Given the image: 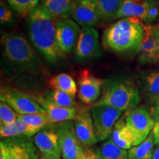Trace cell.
<instances>
[{
    "instance_id": "2e32d148",
    "label": "cell",
    "mask_w": 159,
    "mask_h": 159,
    "mask_svg": "<svg viewBox=\"0 0 159 159\" xmlns=\"http://www.w3.org/2000/svg\"><path fill=\"white\" fill-rule=\"evenodd\" d=\"M104 80L83 70L78 78V97L83 103L93 104L101 96Z\"/></svg>"
},
{
    "instance_id": "7a4b0ae2",
    "label": "cell",
    "mask_w": 159,
    "mask_h": 159,
    "mask_svg": "<svg viewBox=\"0 0 159 159\" xmlns=\"http://www.w3.org/2000/svg\"><path fill=\"white\" fill-rule=\"evenodd\" d=\"M57 20L41 5H38L27 16L30 39L46 61L51 64H56L66 56L57 41Z\"/></svg>"
},
{
    "instance_id": "d4e9b609",
    "label": "cell",
    "mask_w": 159,
    "mask_h": 159,
    "mask_svg": "<svg viewBox=\"0 0 159 159\" xmlns=\"http://www.w3.org/2000/svg\"><path fill=\"white\" fill-rule=\"evenodd\" d=\"M102 14L103 21H112L117 19L124 0H94Z\"/></svg>"
},
{
    "instance_id": "f35d334b",
    "label": "cell",
    "mask_w": 159,
    "mask_h": 159,
    "mask_svg": "<svg viewBox=\"0 0 159 159\" xmlns=\"http://www.w3.org/2000/svg\"><path fill=\"white\" fill-rule=\"evenodd\" d=\"M80 0H75V2H80Z\"/></svg>"
},
{
    "instance_id": "4fadbf2b",
    "label": "cell",
    "mask_w": 159,
    "mask_h": 159,
    "mask_svg": "<svg viewBox=\"0 0 159 159\" xmlns=\"http://www.w3.org/2000/svg\"><path fill=\"white\" fill-rule=\"evenodd\" d=\"M33 141L41 156L50 159H61L62 153L60 138L52 126L40 130L33 137Z\"/></svg>"
},
{
    "instance_id": "8d00e7d4",
    "label": "cell",
    "mask_w": 159,
    "mask_h": 159,
    "mask_svg": "<svg viewBox=\"0 0 159 159\" xmlns=\"http://www.w3.org/2000/svg\"><path fill=\"white\" fill-rule=\"evenodd\" d=\"M39 159H50V158H47V157H44V156H41V157H40Z\"/></svg>"
},
{
    "instance_id": "ac0fdd59",
    "label": "cell",
    "mask_w": 159,
    "mask_h": 159,
    "mask_svg": "<svg viewBox=\"0 0 159 159\" xmlns=\"http://www.w3.org/2000/svg\"><path fill=\"white\" fill-rule=\"evenodd\" d=\"M33 97L40 105L45 109L51 124L75 120L77 114L78 107H61L52 104L45 100L43 97L33 95Z\"/></svg>"
},
{
    "instance_id": "5b68a950",
    "label": "cell",
    "mask_w": 159,
    "mask_h": 159,
    "mask_svg": "<svg viewBox=\"0 0 159 159\" xmlns=\"http://www.w3.org/2000/svg\"><path fill=\"white\" fill-rule=\"evenodd\" d=\"M125 123L134 139V146L140 144L148 138L155 126L152 112L144 106H136L125 115Z\"/></svg>"
},
{
    "instance_id": "e575fe53",
    "label": "cell",
    "mask_w": 159,
    "mask_h": 159,
    "mask_svg": "<svg viewBox=\"0 0 159 159\" xmlns=\"http://www.w3.org/2000/svg\"><path fill=\"white\" fill-rule=\"evenodd\" d=\"M152 159H159V144L157 145L156 148L154 149Z\"/></svg>"
},
{
    "instance_id": "44dd1931",
    "label": "cell",
    "mask_w": 159,
    "mask_h": 159,
    "mask_svg": "<svg viewBox=\"0 0 159 159\" xmlns=\"http://www.w3.org/2000/svg\"><path fill=\"white\" fill-rule=\"evenodd\" d=\"M39 131L38 129L33 128L19 119L11 124L3 125L0 126V136L2 138H11V137L21 136L31 137Z\"/></svg>"
},
{
    "instance_id": "8992f818",
    "label": "cell",
    "mask_w": 159,
    "mask_h": 159,
    "mask_svg": "<svg viewBox=\"0 0 159 159\" xmlns=\"http://www.w3.org/2000/svg\"><path fill=\"white\" fill-rule=\"evenodd\" d=\"M41 152L30 137L3 138L0 142V159H39Z\"/></svg>"
},
{
    "instance_id": "836d02e7",
    "label": "cell",
    "mask_w": 159,
    "mask_h": 159,
    "mask_svg": "<svg viewBox=\"0 0 159 159\" xmlns=\"http://www.w3.org/2000/svg\"><path fill=\"white\" fill-rule=\"evenodd\" d=\"M153 106H152V114L153 118H156V117L159 116V99L154 103Z\"/></svg>"
},
{
    "instance_id": "9c48e42d",
    "label": "cell",
    "mask_w": 159,
    "mask_h": 159,
    "mask_svg": "<svg viewBox=\"0 0 159 159\" xmlns=\"http://www.w3.org/2000/svg\"><path fill=\"white\" fill-rule=\"evenodd\" d=\"M90 113L97 139L102 142L112 134L114 125L122 114V111L105 105L93 104L90 108Z\"/></svg>"
},
{
    "instance_id": "83f0119b",
    "label": "cell",
    "mask_w": 159,
    "mask_h": 159,
    "mask_svg": "<svg viewBox=\"0 0 159 159\" xmlns=\"http://www.w3.org/2000/svg\"><path fill=\"white\" fill-rule=\"evenodd\" d=\"M18 119L23 121L33 128L41 130L46 127L52 125L47 113L46 114H34L21 115L18 114Z\"/></svg>"
},
{
    "instance_id": "e0dca14e",
    "label": "cell",
    "mask_w": 159,
    "mask_h": 159,
    "mask_svg": "<svg viewBox=\"0 0 159 159\" xmlns=\"http://www.w3.org/2000/svg\"><path fill=\"white\" fill-rule=\"evenodd\" d=\"M144 37L139 53V60L143 64L157 63L158 42L156 27L144 24Z\"/></svg>"
},
{
    "instance_id": "277c9868",
    "label": "cell",
    "mask_w": 159,
    "mask_h": 159,
    "mask_svg": "<svg viewBox=\"0 0 159 159\" xmlns=\"http://www.w3.org/2000/svg\"><path fill=\"white\" fill-rule=\"evenodd\" d=\"M140 101L139 89L132 81L114 77L104 80L102 94L94 104L108 105L123 112L137 106Z\"/></svg>"
},
{
    "instance_id": "d590c367",
    "label": "cell",
    "mask_w": 159,
    "mask_h": 159,
    "mask_svg": "<svg viewBox=\"0 0 159 159\" xmlns=\"http://www.w3.org/2000/svg\"><path fill=\"white\" fill-rule=\"evenodd\" d=\"M156 35L157 38H158V55H157V63L156 64H159V30L156 27Z\"/></svg>"
},
{
    "instance_id": "f1b7e54d",
    "label": "cell",
    "mask_w": 159,
    "mask_h": 159,
    "mask_svg": "<svg viewBox=\"0 0 159 159\" xmlns=\"http://www.w3.org/2000/svg\"><path fill=\"white\" fill-rule=\"evenodd\" d=\"M9 5L20 16H28L29 13L39 5V0H7Z\"/></svg>"
},
{
    "instance_id": "6da1fadb",
    "label": "cell",
    "mask_w": 159,
    "mask_h": 159,
    "mask_svg": "<svg viewBox=\"0 0 159 159\" xmlns=\"http://www.w3.org/2000/svg\"><path fill=\"white\" fill-rule=\"evenodd\" d=\"M4 68L20 85L39 84L42 66L36 52L25 35L7 33L2 39Z\"/></svg>"
},
{
    "instance_id": "484cf974",
    "label": "cell",
    "mask_w": 159,
    "mask_h": 159,
    "mask_svg": "<svg viewBox=\"0 0 159 159\" xmlns=\"http://www.w3.org/2000/svg\"><path fill=\"white\" fill-rule=\"evenodd\" d=\"M43 98L47 102L61 107H78L75 97L63 91L51 90L47 91Z\"/></svg>"
},
{
    "instance_id": "4dcf8cb0",
    "label": "cell",
    "mask_w": 159,
    "mask_h": 159,
    "mask_svg": "<svg viewBox=\"0 0 159 159\" xmlns=\"http://www.w3.org/2000/svg\"><path fill=\"white\" fill-rule=\"evenodd\" d=\"M5 2L1 1L0 4V21L2 25H8L13 21V13Z\"/></svg>"
},
{
    "instance_id": "f546056e",
    "label": "cell",
    "mask_w": 159,
    "mask_h": 159,
    "mask_svg": "<svg viewBox=\"0 0 159 159\" xmlns=\"http://www.w3.org/2000/svg\"><path fill=\"white\" fill-rule=\"evenodd\" d=\"M18 120V114L7 103L0 102V122L1 125H8Z\"/></svg>"
},
{
    "instance_id": "5bb4252c",
    "label": "cell",
    "mask_w": 159,
    "mask_h": 159,
    "mask_svg": "<svg viewBox=\"0 0 159 159\" xmlns=\"http://www.w3.org/2000/svg\"><path fill=\"white\" fill-rule=\"evenodd\" d=\"M71 17L83 28L96 27L103 21L94 0H80L75 2Z\"/></svg>"
},
{
    "instance_id": "603a6c76",
    "label": "cell",
    "mask_w": 159,
    "mask_h": 159,
    "mask_svg": "<svg viewBox=\"0 0 159 159\" xmlns=\"http://www.w3.org/2000/svg\"><path fill=\"white\" fill-rule=\"evenodd\" d=\"M49 85L52 90L63 91L75 97L77 92V85L74 79L66 73H59L49 80Z\"/></svg>"
},
{
    "instance_id": "8fae6325",
    "label": "cell",
    "mask_w": 159,
    "mask_h": 159,
    "mask_svg": "<svg viewBox=\"0 0 159 159\" xmlns=\"http://www.w3.org/2000/svg\"><path fill=\"white\" fill-rule=\"evenodd\" d=\"M75 55L78 62H87L100 56L99 33L94 27L81 29Z\"/></svg>"
},
{
    "instance_id": "9a60e30c",
    "label": "cell",
    "mask_w": 159,
    "mask_h": 159,
    "mask_svg": "<svg viewBox=\"0 0 159 159\" xmlns=\"http://www.w3.org/2000/svg\"><path fill=\"white\" fill-rule=\"evenodd\" d=\"M74 121L75 134L84 148H90L98 142L95 134L90 108L78 107L77 116Z\"/></svg>"
},
{
    "instance_id": "3957f363",
    "label": "cell",
    "mask_w": 159,
    "mask_h": 159,
    "mask_svg": "<svg viewBox=\"0 0 159 159\" xmlns=\"http://www.w3.org/2000/svg\"><path fill=\"white\" fill-rule=\"evenodd\" d=\"M144 37V23L138 18L125 17L105 30L102 43L108 51L119 55H134L139 53Z\"/></svg>"
},
{
    "instance_id": "52a82bcc",
    "label": "cell",
    "mask_w": 159,
    "mask_h": 159,
    "mask_svg": "<svg viewBox=\"0 0 159 159\" xmlns=\"http://www.w3.org/2000/svg\"><path fill=\"white\" fill-rule=\"evenodd\" d=\"M0 99L10 105L17 114L21 115L46 114L45 109L35 100L32 94L19 89L2 86L0 91Z\"/></svg>"
},
{
    "instance_id": "7c38bea8",
    "label": "cell",
    "mask_w": 159,
    "mask_h": 159,
    "mask_svg": "<svg viewBox=\"0 0 159 159\" xmlns=\"http://www.w3.org/2000/svg\"><path fill=\"white\" fill-rule=\"evenodd\" d=\"M81 29L73 19H61L56 24L57 41L65 55L75 50Z\"/></svg>"
},
{
    "instance_id": "cb8c5ba5",
    "label": "cell",
    "mask_w": 159,
    "mask_h": 159,
    "mask_svg": "<svg viewBox=\"0 0 159 159\" xmlns=\"http://www.w3.org/2000/svg\"><path fill=\"white\" fill-rule=\"evenodd\" d=\"M154 144V136L152 131L144 142L132 147L128 150V159H152Z\"/></svg>"
},
{
    "instance_id": "ba28073f",
    "label": "cell",
    "mask_w": 159,
    "mask_h": 159,
    "mask_svg": "<svg viewBox=\"0 0 159 159\" xmlns=\"http://www.w3.org/2000/svg\"><path fill=\"white\" fill-rule=\"evenodd\" d=\"M138 18L145 25L159 20V0H124L117 19Z\"/></svg>"
},
{
    "instance_id": "d6986e66",
    "label": "cell",
    "mask_w": 159,
    "mask_h": 159,
    "mask_svg": "<svg viewBox=\"0 0 159 159\" xmlns=\"http://www.w3.org/2000/svg\"><path fill=\"white\" fill-rule=\"evenodd\" d=\"M75 0H45L41 6L57 19H69L74 8Z\"/></svg>"
},
{
    "instance_id": "7402d4cb",
    "label": "cell",
    "mask_w": 159,
    "mask_h": 159,
    "mask_svg": "<svg viewBox=\"0 0 159 159\" xmlns=\"http://www.w3.org/2000/svg\"><path fill=\"white\" fill-rule=\"evenodd\" d=\"M142 81L145 94L153 105L159 99V71L144 72Z\"/></svg>"
},
{
    "instance_id": "ffe728a7",
    "label": "cell",
    "mask_w": 159,
    "mask_h": 159,
    "mask_svg": "<svg viewBox=\"0 0 159 159\" xmlns=\"http://www.w3.org/2000/svg\"><path fill=\"white\" fill-rule=\"evenodd\" d=\"M111 139L119 148L130 150L134 146V139L125 123V116L119 119L114 125Z\"/></svg>"
},
{
    "instance_id": "4316f807",
    "label": "cell",
    "mask_w": 159,
    "mask_h": 159,
    "mask_svg": "<svg viewBox=\"0 0 159 159\" xmlns=\"http://www.w3.org/2000/svg\"><path fill=\"white\" fill-rule=\"evenodd\" d=\"M98 152L101 159H128L127 150L117 146L112 139L103 143Z\"/></svg>"
},
{
    "instance_id": "30bf717a",
    "label": "cell",
    "mask_w": 159,
    "mask_h": 159,
    "mask_svg": "<svg viewBox=\"0 0 159 159\" xmlns=\"http://www.w3.org/2000/svg\"><path fill=\"white\" fill-rule=\"evenodd\" d=\"M58 134L63 159H80L84 146L75 134L74 123L71 121L52 125Z\"/></svg>"
},
{
    "instance_id": "1f68e13d",
    "label": "cell",
    "mask_w": 159,
    "mask_h": 159,
    "mask_svg": "<svg viewBox=\"0 0 159 159\" xmlns=\"http://www.w3.org/2000/svg\"><path fill=\"white\" fill-rule=\"evenodd\" d=\"M80 159H101V158L99 152H96L94 149L85 148Z\"/></svg>"
},
{
    "instance_id": "74e56055",
    "label": "cell",
    "mask_w": 159,
    "mask_h": 159,
    "mask_svg": "<svg viewBox=\"0 0 159 159\" xmlns=\"http://www.w3.org/2000/svg\"><path fill=\"white\" fill-rule=\"evenodd\" d=\"M156 27H157V28H158V30H159V23H158V25L156 26Z\"/></svg>"
},
{
    "instance_id": "d6a6232c",
    "label": "cell",
    "mask_w": 159,
    "mask_h": 159,
    "mask_svg": "<svg viewBox=\"0 0 159 159\" xmlns=\"http://www.w3.org/2000/svg\"><path fill=\"white\" fill-rule=\"evenodd\" d=\"M155 126L152 130V134L154 136L155 144H159V116L155 118Z\"/></svg>"
},
{
    "instance_id": "ab89813d",
    "label": "cell",
    "mask_w": 159,
    "mask_h": 159,
    "mask_svg": "<svg viewBox=\"0 0 159 159\" xmlns=\"http://www.w3.org/2000/svg\"><path fill=\"white\" fill-rule=\"evenodd\" d=\"M41 2H44L45 0H41Z\"/></svg>"
}]
</instances>
